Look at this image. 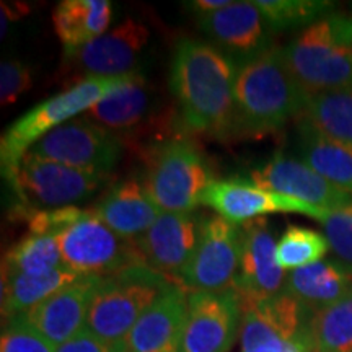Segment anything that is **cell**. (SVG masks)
I'll list each match as a JSON object with an SVG mask.
<instances>
[{"label": "cell", "instance_id": "cell-1", "mask_svg": "<svg viewBox=\"0 0 352 352\" xmlns=\"http://www.w3.org/2000/svg\"><path fill=\"white\" fill-rule=\"evenodd\" d=\"M236 72L235 60L215 46L196 39L176 44L170 87L186 131L217 138L233 132Z\"/></svg>", "mask_w": 352, "mask_h": 352}, {"label": "cell", "instance_id": "cell-2", "mask_svg": "<svg viewBox=\"0 0 352 352\" xmlns=\"http://www.w3.org/2000/svg\"><path fill=\"white\" fill-rule=\"evenodd\" d=\"M233 131L264 135L279 131L305 109L308 91L285 64L283 47H271L239 65Z\"/></svg>", "mask_w": 352, "mask_h": 352}, {"label": "cell", "instance_id": "cell-3", "mask_svg": "<svg viewBox=\"0 0 352 352\" xmlns=\"http://www.w3.org/2000/svg\"><path fill=\"white\" fill-rule=\"evenodd\" d=\"M142 74L83 78L76 85L65 88L64 91L44 100L43 103L25 113L6 129L0 140V164H2L3 178L13 184L21 158L32 151L33 145L41 140L47 132L76 120L78 114L87 113L98 101L131 85Z\"/></svg>", "mask_w": 352, "mask_h": 352}, {"label": "cell", "instance_id": "cell-4", "mask_svg": "<svg viewBox=\"0 0 352 352\" xmlns=\"http://www.w3.org/2000/svg\"><path fill=\"white\" fill-rule=\"evenodd\" d=\"M285 64L308 94L352 88V15L331 12L283 47Z\"/></svg>", "mask_w": 352, "mask_h": 352}, {"label": "cell", "instance_id": "cell-5", "mask_svg": "<svg viewBox=\"0 0 352 352\" xmlns=\"http://www.w3.org/2000/svg\"><path fill=\"white\" fill-rule=\"evenodd\" d=\"M178 283L147 264L101 277L87 316V329L111 344H124L131 329L157 298Z\"/></svg>", "mask_w": 352, "mask_h": 352}, {"label": "cell", "instance_id": "cell-6", "mask_svg": "<svg viewBox=\"0 0 352 352\" xmlns=\"http://www.w3.org/2000/svg\"><path fill=\"white\" fill-rule=\"evenodd\" d=\"M215 182L196 144L171 138L151 151L144 184L162 212H192Z\"/></svg>", "mask_w": 352, "mask_h": 352}, {"label": "cell", "instance_id": "cell-7", "mask_svg": "<svg viewBox=\"0 0 352 352\" xmlns=\"http://www.w3.org/2000/svg\"><path fill=\"white\" fill-rule=\"evenodd\" d=\"M65 266L83 276L107 277L145 264L134 240L122 239L85 209L72 226L56 236Z\"/></svg>", "mask_w": 352, "mask_h": 352}, {"label": "cell", "instance_id": "cell-8", "mask_svg": "<svg viewBox=\"0 0 352 352\" xmlns=\"http://www.w3.org/2000/svg\"><path fill=\"white\" fill-rule=\"evenodd\" d=\"M108 182L109 175L72 168L28 152L21 158L12 188L33 210H51L88 199Z\"/></svg>", "mask_w": 352, "mask_h": 352}, {"label": "cell", "instance_id": "cell-9", "mask_svg": "<svg viewBox=\"0 0 352 352\" xmlns=\"http://www.w3.org/2000/svg\"><path fill=\"white\" fill-rule=\"evenodd\" d=\"M241 227L219 215L202 217L199 243L179 276L191 292H219L233 287L240 267Z\"/></svg>", "mask_w": 352, "mask_h": 352}, {"label": "cell", "instance_id": "cell-10", "mask_svg": "<svg viewBox=\"0 0 352 352\" xmlns=\"http://www.w3.org/2000/svg\"><path fill=\"white\" fill-rule=\"evenodd\" d=\"M30 152L72 168L109 175L121 158L122 140L83 116L47 132Z\"/></svg>", "mask_w": 352, "mask_h": 352}, {"label": "cell", "instance_id": "cell-11", "mask_svg": "<svg viewBox=\"0 0 352 352\" xmlns=\"http://www.w3.org/2000/svg\"><path fill=\"white\" fill-rule=\"evenodd\" d=\"M243 308L235 289L191 292L179 352H228L241 328Z\"/></svg>", "mask_w": 352, "mask_h": 352}, {"label": "cell", "instance_id": "cell-12", "mask_svg": "<svg viewBox=\"0 0 352 352\" xmlns=\"http://www.w3.org/2000/svg\"><path fill=\"white\" fill-rule=\"evenodd\" d=\"M202 204L235 226L276 212L300 214L320 222L328 212L327 209L259 188L250 179H215L202 197Z\"/></svg>", "mask_w": 352, "mask_h": 352}, {"label": "cell", "instance_id": "cell-13", "mask_svg": "<svg viewBox=\"0 0 352 352\" xmlns=\"http://www.w3.org/2000/svg\"><path fill=\"white\" fill-rule=\"evenodd\" d=\"M201 223L202 217L195 212H162L153 226L134 240L144 263L179 284V276L199 243Z\"/></svg>", "mask_w": 352, "mask_h": 352}, {"label": "cell", "instance_id": "cell-14", "mask_svg": "<svg viewBox=\"0 0 352 352\" xmlns=\"http://www.w3.org/2000/svg\"><path fill=\"white\" fill-rule=\"evenodd\" d=\"M151 32L142 21L127 19L87 44L74 54L65 56L83 78L122 77L139 74L140 56L148 43Z\"/></svg>", "mask_w": 352, "mask_h": 352}, {"label": "cell", "instance_id": "cell-15", "mask_svg": "<svg viewBox=\"0 0 352 352\" xmlns=\"http://www.w3.org/2000/svg\"><path fill=\"white\" fill-rule=\"evenodd\" d=\"M202 33L235 63H248L271 50V28L256 2H233L210 15L197 16Z\"/></svg>", "mask_w": 352, "mask_h": 352}, {"label": "cell", "instance_id": "cell-16", "mask_svg": "<svg viewBox=\"0 0 352 352\" xmlns=\"http://www.w3.org/2000/svg\"><path fill=\"white\" fill-rule=\"evenodd\" d=\"M248 179L259 188L290 196L315 208L333 210L352 204L349 192L327 182L302 160L285 157L284 153H276L263 166L254 168Z\"/></svg>", "mask_w": 352, "mask_h": 352}, {"label": "cell", "instance_id": "cell-17", "mask_svg": "<svg viewBox=\"0 0 352 352\" xmlns=\"http://www.w3.org/2000/svg\"><path fill=\"white\" fill-rule=\"evenodd\" d=\"M277 241L266 219L241 226L240 267L233 289L240 297L267 298L284 290L285 271L276 256Z\"/></svg>", "mask_w": 352, "mask_h": 352}, {"label": "cell", "instance_id": "cell-18", "mask_svg": "<svg viewBox=\"0 0 352 352\" xmlns=\"http://www.w3.org/2000/svg\"><path fill=\"white\" fill-rule=\"evenodd\" d=\"M100 280V276H82L23 314L25 320L52 346L59 347L85 329L88 310Z\"/></svg>", "mask_w": 352, "mask_h": 352}, {"label": "cell", "instance_id": "cell-19", "mask_svg": "<svg viewBox=\"0 0 352 352\" xmlns=\"http://www.w3.org/2000/svg\"><path fill=\"white\" fill-rule=\"evenodd\" d=\"M188 296L182 284L166 289L131 329L126 340L127 352H179Z\"/></svg>", "mask_w": 352, "mask_h": 352}, {"label": "cell", "instance_id": "cell-20", "mask_svg": "<svg viewBox=\"0 0 352 352\" xmlns=\"http://www.w3.org/2000/svg\"><path fill=\"white\" fill-rule=\"evenodd\" d=\"M155 101L157 98L151 87L147 85L144 76H140L131 85L94 104L85 113V118L111 131L120 139H138V135L147 134L155 126H166L157 124Z\"/></svg>", "mask_w": 352, "mask_h": 352}, {"label": "cell", "instance_id": "cell-21", "mask_svg": "<svg viewBox=\"0 0 352 352\" xmlns=\"http://www.w3.org/2000/svg\"><path fill=\"white\" fill-rule=\"evenodd\" d=\"M91 209L113 232L127 240L139 239L162 214L142 179L138 178L114 184Z\"/></svg>", "mask_w": 352, "mask_h": 352}, {"label": "cell", "instance_id": "cell-22", "mask_svg": "<svg viewBox=\"0 0 352 352\" xmlns=\"http://www.w3.org/2000/svg\"><path fill=\"white\" fill-rule=\"evenodd\" d=\"M296 151L303 164L352 195V148L328 139L305 118H297Z\"/></svg>", "mask_w": 352, "mask_h": 352}, {"label": "cell", "instance_id": "cell-23", "mask_svg": "<svg viewBox=\"0 0 352 352\" xmlns=\"http://www.w3.org/2000/svg\"><path fill=\"white\" fill-rule=\"evenodd\" d=\"M351 289L352 274L336 259H321L292 271L284 285L285 292L296 297L311 314L341 300Z\"/></svg>", "mask_w": 352, "mask_h": 352}, {"label": "cell", "instance_id": "cell-24", "mask_svg": "<svg viewBox=\"0 0 352 352\" xmlns=\"http://www.w3.org/2000/svg\"><path fill=\"white\" fill-rule=\"evenodd\" d=\"M113 19L108 0H64L52 13V23L65 56L103 36Z\"/></svg>", "mask_w": 352, "mask_h": 352}, {"label": "cell", "instance_id": "cell-25", "mask_svg": "<svg viewBox=\"0 0 352 352\" xmlns=\"http://www.w3.org/2000/svg\"><path fill=\"white\" fill-rule=\"evenodd\" d=\"M70 267L46 272V274H26V272L2 270V316L10 320L32 310L33 307L54 296L60 289L67 287L80 279Z\"/></svg>", "mask_w": 352, "mask_h": 352}, {"label": "cell", "instance_id": "cell-26", "mask_svg": "<svg viewBox=\"0 0 352 352\" xmlns=\"http://www.w3.org/2000/svg\"><path fill=\"white\" fill-rule=\"evenodd\" d=\"M302 116L328 139L352 148V88L308 94Z\"/></svg>", "mask_w": 352, "mask_h": 352}, {"label": "cell", "instance_id": "cell-27", "mask_svg": "<svg viewBox=\"0 0 352 352\" xmlns=\"http://www.w3.org/2000/svg\"><path fill=\"white\" fill-rule=\"evenodd\" d=\"M241 300V352H314L310 331L290 336L259 314L253 303Z\"/></svg>", "mask_w": 352, "mask_h": 352}, {"label": "cell", "instance_id": "cell-28", "mask_svg": "<svg viewBox=\"0 0 352 352\" xmlns=\"http://www.w3.org/2000/svg\"><path fill=\"white\" fill-rule=\"evenodd\" d=\"M314 352H352V289L310 320Z\"/></svg>", "mask_w": 352, "mask_h": 352}, {"label": "cell", "instance_id": "cell-29", "mask_svg": "<svg viewBox=\"0 0 352 352\" xmlns=\"http://www.w3.org/2000/svg\"><path fill=\"white\" fill-rule=\"evenodd\" d=\"M3 267L26 274H46L67 266L54 236L28 233L7 253Z\"/></svg>", "mask_w": 352, "mask_h": 352}, {"label": "cell", "instance_id": "cell-30", "mask_svg": "<svg viewBox=\"0 0 352 352\" xmlns=\"http://www.w3.org/2000/svg\"><path fill=\"white\" fill-rule=\"evenodd\" d=\"M328 248L329 243L323 233L307 227L289 226L277 240L276 256L284 271H296L321 261Z\"/></svg>", "mask_w": 352, "mask_h": 352}, {"label": "cell", "instance_id": "cell-31", "mask_svg": "<svg viewBox=\"0 0 352 352\" xmlns=\"http://www.w3.org/2000/svg\"><path fill=\"white\" fill-rule=\"evenodd\" d=\"M271 32L310 26L333 12V2L324 0H258Z\"/></svg>", "mask_w": 352, "mask_h": 352}, {"label": "cell", "instance_id": "cell-32", "mask_svg": "<svg viewBox=\"0 0 352 352\" xmlns=\"http://www.w3.org/2000/svg\"><path fill=\"white\" fill-rule=\"evenodd\" d=\"M320 223L336 261L352 274V204L328 210Z\"/></svg>", "mask_w": 352, "mask_h": 352}, {"label": "cell", "instance_id": "cell-33", "mask_svg": "<svg viewBox=\"0 0 352 352\" xmlns=\"http://www.w3.org/2000/svg\"><path fill=\"white\" fill-rule=\"evenodd\" d=\"M0 352H56V347L41 336L23 315L7 320L2 329Z\"/></svg>", "mask_w": 352, "mask_h": 352}, {"label": "cell", "instance_id": "cell-34", "mask_svg": "<svg viewBox=\"0 0 352 352\" xmlns=\"http://www.w3.org/2000/svg\"><path fill=\"white\" fill-rule=\"evenodd\" d=\"M32 87V69L21 60L6 59L0 64V103H15Z\"/></svg>", "mask_w": 352, "mask_h": 352}, {"label": "cell", "instance_id": "cell-35", "mask_svg": "<svg viewBox=\"0 0 352 352\" xmlns=\"http://www.w3.org/2000/svg\"><path fill=\"white\" fill-rule=\"evenodd\" d=\"M56 352H127V346L124 344H111L100 340L88 329H82L77 336L69 340L64 344L56 347Z\"/></svg>", "mask_w": 352, "mask_h": 352}, {"label": "cell", "instance_id": "cell-36", "mask_svg": "<svg viewBox=\"0 0 352 352\" xmlns=\"http://www.w3.org/2000/svg\"><path fill=\"white\" fill-rule=\"evenodd\" d=\"M232 0H195V2L188 3V8L202 16L222 10V8L232 6Z\"/></svg>", "mask_w": 352, "mask_h": 352}]
</instances>
